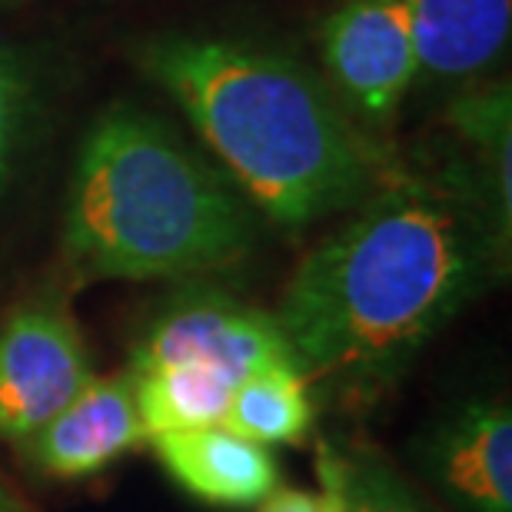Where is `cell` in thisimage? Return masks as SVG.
I'll list each match as a JSON object with an SVG mask.
<instances>
[{
    "mask_svg": "<svg viewBox=\"0 0 512 512\" xmlns=\"http://www.w3.org/2000/svg\"><path fill=\"white\" fill-rule=\"evenodd\" d=\"M506 270L509 247L466 157L396 167L303 256L273 316L306 380L370 406Z\"/></svg>",
    "mask_w": 512,
    "mask_h": 512,
    "instance_id": "1",
    "label": "cell"
},
{
    "mask_svg": "<svg viewBox=\"0 0 512 512\" xmlns=\"http://www.w3.org/2000/svg\"><path fill=\"white\" fill-rule=\"evenodd\" d=\"M253 210L286 230L353 210L396 173L383 137L363 130L310 64L266 44L167 34L137 50Z\"/></svg>",
    "mask_w": 512,
    "mask_h": 512,
    "instance_id": "2",
    "label": "cell"
},
{
    "mask_svg": "<svg viewBox=\"0 0 512 512\" xmlns=\"http://www.w3.org/2000/svg\"><path fill=\"white\" fill-rule=\"evenodd\" d=\"M60 243L74 286L197 283L247 260L256 217L227 173L170 124L114 104L80 140Z\"/></svg>",
    "mask_w": 512,
    "mask_h": 512,
    "instance_id": "3",
    "label": "cell"
},
{
    "mask_svg": "<svg viewBox=\"0 0 512 512\" xmlns=\"http://www.w3.org/2000/svg\"><path fill=\"white\" fill-rule=\"evenodd\" d=\"M170 363H203L237 386L263 366L296 360L273 313L197 280L173 293L133 343L130 373Z\"/></svg>",
    "mask_w": 512,
    "mask_h": 512,
    "instance_id": "4",
    "label": "cell"
},
{
    "mask_svg": "<svg viewBox=\"0 0 512 512\" xmlns=\"http://www.w3.org/2000/svg\"><path fill=\"white\" fill-rule=\"evenodd\" d=\"M94 380L84 333L60 296H37L0 320V439L24 443Z\"/></svg>",
    "mask_w": 512,
    "mask_h": 512,
    "instance_id": "5",
    "label": "cell"
},
{
    "mask_svg": "<svg viewBox=\"0 0 512 512\" xmlns=\"http://www.w3.org/2000/svg\"><path fill=\"white\" fill-rule=\"evenodd\" d=\"M320 57L346 114L383 137L419 80L403 0H343L320 27Z\"/></svg>",
    "mask_w": 512,
    "mask_h": 512,
    "instance_id": "6",
    "label": "cell"
},
{
    "mask_svg": "<svg viewBox=\"0 0 512 512\" xmlns=\"http://www.w3.org/2000/svg\"><path fill=\"white\" fill-rule=\"evenodd\" d=\"M147 443L137 413V376L130 370L94 376L54 419L20 446L27 466L47 479H87L104 473L130 449Z\"/></svg>",
    "mask_w": 512,
    "mask_h": 512,
    "instance_id": "7",
    "label": "cell"
},
{
    "mask_svg": "<svg viewBox=\"0 0 512 512\" xmlns=\"http://www.w3.org/2000/svg\"><path fill=\"white\" fill-rule=\"evenodd\" d=\"M423 469L453 512H512V409L503 399L456 406L426 436Z\"/></svg>",
    "mask_w": 512,
    "mask_h": 512,
    "instance_id": "8",
    "label": "cell"
},
{
    "mask_svg": "<svg viewBox=\"0 0 512 512\" xmlns=\"http://www.w3.org/2000/svg\"><path fill=\"white\" fill-rule=\"evenodd\" d=\"M153 453L183 493L217 509H256L280 486L270 446L250 443L227 426H200L153 436Z\"/></svg>",
    "mask_w": 512,
    "mask_h": 512,
    "instance_id": "9",
    "label": "cell"
},
{
    "mask_svg": "<svg viewBox=\"0 0 512 512\" xmlns=\"http://www.w3.org/2000/svg\"><path fill=\"white\" fill-rule=\"evenodd\" d=\"M416 47V77L479 84L509 47L512 0H403Z\"/></svg>",
    "mask_w": 512,
    "mask_h": 512,
    "instance_id": "10",
    "label": "cell"
},
{
    "mask_svg": "<svg viewBox=\"0 0 512 512\" xmlns=\"http://www.w3.org/2000/svg\"><path fill=\"white\" fill-rule=\"evenodd\" d=\"M449 127L469 147V170L483 190L499 240L512 243V97L509 84H473L449 104Z\"/></svg>",
    "mask_w": 512,
    "mask_h": 512,
    "instance_id": "11",
    "label": "cell"
},
{
    "mask_svg": "<svg viewBox=\"0 0 512 512\" xmlns=\"http://www.w3.org/2000/svg\"><path fill=\"white\" fill-rule=\"evenodd\" d=\"M313 383L296 363H273L233 386L220 426L260 446H300L313 433Z\"/></svg>",
    "mask_w": 512,
    "mask_h": 512,
    "instance_id": "12",
    "label": "cell"
},
{
    "mask_svg": "<svg viewBox=\"0 0 512 512\" xmlns=\"http://www.w3.org/2000/svg\"><path fill=\"white\" fill-rule=\"evenodd\" d=\"M137 376V413L143 436L180 433V429L220 426L233 383L203 363H170Z\"/></svg>",
    "mask_w": 512,
    "mask_h": 512,
    "instance_id": "13",
    "label": "cell"
},
{
    "mask_svg": "<svg viewBox=\"0 0 512 512\" xmlns=\"http://www.w3.org/2000/svg\"><path fill=\"white\" fill-rule=\"evenodd\" d=\"M316 473L340 499V512H436L370 443L323 439Z\"/></svg>",
    "mask_w": 512,
    "mask_h": 512,
    "instance_id": "14",
    "label": "cell"
},
{
    "mask_svg": "<svg viewBox=\"0 0 512 512\" xmlns=\"http://www.w3.org/2000/svg\"><path fill=\"white\" fill-rule=\"evenodd\" d=\"M37 77L20 47L0 44V193L14 177L17 157L34 124Z\"/></svg>",
    "mask_w": 512,
    "mask_h": 512,
    "instance_id": "15",
    "label": "cell"
},
{
    "mask_svg": "<svg viewBox=\"0 0 512 512\" xmlns=\"http://www.w3.org/2000/svg\"><path fill=\"white\" fill-rule=\"evenodd\" d=\"M260 512H340V499H336L333 489L323 486V483H320V493L276 486L273 493L260 503Z\"/></svg>",
    "mask_w": 512,
    "mask_h": 512,
    "instance_id": "16",
    "label": "cell"
},
{
    "mask_svg": "<svg viewBox=\"0 0 512 512\" xmlns=\"http://www.w3.org/2000/svg\"><path fill=\"white\" fill-rule=\"evenodd\" d=\"M0 512H34V509H30L20 496L10 493L4 483H0Z\"/></svg>",
    "mask_w": 512,
    "mask_h": 512,
    "instance_id": "17",
    "label": "cell"
}]
</instances>
